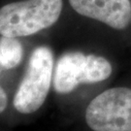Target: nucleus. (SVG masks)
<instances>
[{
	"instance_id": "obj_7",
	"label": "nucleus",
	"mask_w": 131,
	"mask_h": 131,
	"mask_svg": "<svg viewBox=\"0 0 131 131\" xmlns=\"http://www.w3.org/2000/svg\"><path fill=\"white\" fill-rule=\"evenodd\" d=\"M23 56L24 49L19 40L4 35L0 37V60L5 70L19 65Z\"/></svg>"
},
{
	"instance_id": "obj_6",
	"label": "nucleus",
	"mask_w": 131,
	"mask_h": 131,
	"mask_svg": "<svg viewBox=\"0 0 131 131\" xmlns=\"http://www.w3.org/2000/svg\"><path fill=\"white\" fill-rule=\"evenodd\" d=\"M112 74V65L103 57L95 54H88L84 63L83 84H94L108 79Z\"/></svg>"
},
{
	"instance_id": "obj_4",
	"label": "nucleus",
	"mask_w": 131,
	"mask_h": 131,
	"mask_svg": "<svg viewBox=\"0 0 131 131\" xmlns=\"http://www.w3.org/2000/svg\"><path fill=\"white\" fill-rule=\"evenodd\" d=\"M69 3L80 15L115 29H124L130 24V0H69Z\"/></svg>"
},
{
	"instance_id": "obj_5",
	"label": "nucleus",
	"mask_w": 131,
	"mask_h": 131,
	"mask_svg": "<svg viewBox=\"0 0 131 131\" xmlns=\"http://www.w3.org/2000/svg\"><path fill=\"white\" fill-rule=\"evenodd\" d=\"M85 57L81 52H68L59 57L53 74V88L57 93H70L83 84Z\"/></svg>"
},
{
	"instance_id": "obj_8",
	"label": "nucleus",
	"mask_w": 131,
	"mask_h": 131,
	"mask_svg": "<svg viewBox=\"0 0 131 131\" xmlns=\"http://www.w3.org/2000/svg\"><path fill=\"white\" fill-rule=\"evenodd\" d=\"M8 104V98H7V94L5 92V90L0 84V113L4 111Z\"/></svg>"
},
{
	"instance_id": "obj_9",
	"label": "nucleus",
	"mask_w": 131,
	"mask_h": 131,
	"mask_svg": "<svg viewBox=\"0 0 131 131\" xmlns=\"http://www.w3.org/2000/svg\"><path fill=\"white\" fill-rule=\"evenodd\" d=\"M3 70H5V68L3 67V65H2V63H1V60H0V76H1V74H2V72H3Z\"/></svg>"
},
{
	"instance_id": "obj_1",
	"label": "nucleus",
	"mask_w": 131,
	"mask_h": 131,
	"mask_svg": "<svg viewBox=\"0 0 131 131\" xmlns=\"http://www.w3.org/2000/svg\"><path fill=\"white\" fill-rule=\"evenodd\" d=\"M62 0H24L0 8V34L24 37L52 26L59 19Z\"/></svg>"
},
{
	"instance_id": "obj_2",
	"label": "nucleus",
	"mask_w": 131,
	"mask_h": 131,
	"mask_svg": "<svg viewBox=\"0 0 131 131\" xmlns=\"http://www.w3.org/2000/svg\"><path fill=\"white\" fill-rule=\"evenodd\" d=\"M53 56L49 47L36 48L14 96V107L21 114L37 111L47 98L52 80Z\"/></svg>"
},
{
	"instance_id": "obj_3",
	"label": "nucleus",
	"mask_w": 131,
	"mask_h": 131,
	"mask_svg": "<svg viewBox=\"0 0 131 131\" xmlns=\"http://www.w3.org/2000/svg\"><path fill=\"white\" fill-rule=\"evenodd\" d=\"M93 131H131V89L113 88L97 95L85 110Z\"/></svg>"
}]
</instances>
